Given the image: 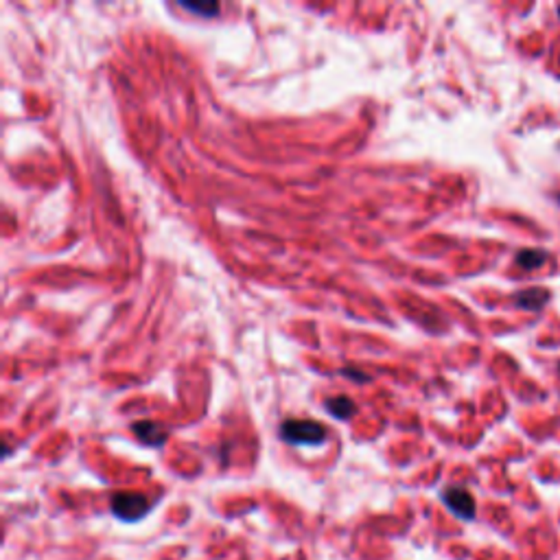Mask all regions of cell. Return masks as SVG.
<instances>
[{"mask_svg":"<svg viewBox=\"0 0 560 560\" xmlns=\"http://www.w3.org/2000/svg\"><path fill=\"white\" fill-rule=\"evenodd\" d=\"M109 508H112V512L120 521L134 523L147 515L151 510V504L147 501V497L140 493H117L112 497Z\"/></svg>","mask_w":560,"mask_h":560,"instance_id":"obj_2","label":"cell"},{"mask_svg":"<svg viewBox=\"0 0 560 560\" xmlns=\"http://www.w3.org/2000/svg\"><path fill=\"white\" fill-rule=\"evenodd\" d=\"M517 307L526 308V311H538L549 302V291L541 287H532V289H523L515 296Z\"/></svg>","mask_w":560,"mask_h":560,"instance_id":"obj_5","label":"cell"},{"mask_svg":"<svg viewBox=\"0 0 560 560\" xmlns=\"http://www.w3.org/2000/svg\"><path fill=\"white\" fill-rule=\"evenodd\" d=\"M180 7L186 9V12L193 14H202L204 18H213V15L219 14V5L217 3H197V0H193V3H188V0H180Z\"/></svg>","mask_w":560,"mask_h":560,"instance_id":"obj_8","label":"cell"},{"mask_svg":"<svg viewBox=\"0 0 560 560\" xmlns=\"http://www.w3.org/2000/svg\"><path fill=\"white\" fill-rule=\"evenodd\" d=\"M442 501L455 517H460V519L464 521L475 519V499L467 489L451 486V489H447L442 493Z\"/></svg>","mask_w":560,"mask_h":560,"instance_id":"obj_3","label":"cell"},{"mask_svg":"<svg viewBox=\"0 0 560 560\" xmlns=\"http://www.w3.org/2000/svg\"><path fill=\"white\" fill-rule=\"evenodd\" d=\"M134 433L138 436V441L145 444V447H162L166 442V433L158 422L151 421H140L134 422Z\"/></svg>","mask_w":560,"mask_h":560,"instance_id":"obj_4","label":"cell"},{"mask_svg":"<svg viewBox=\"0 0 560 560\" xmlns=\"http://www.w3.org/2000/svg\"><path fill=\"white\" fill-rule=\"evenodd\" d=\"M558 200H560V197H558Z\"/></svg>","mask_w":560,"mask_h":560,"instance_id":"obj_10","label":"cell"},{"mask_svg":"<svg viewBox=\"0 0 560 560\" xmlns=\"http://www.w3.org/2000/svg\"><path fill=\"white\" fill-rule=\"evenodd\" d=\"M327 410L328 413H333L335 418H339V421H346L355 413V403L348 399V396H335L327 403Z\"/></svg>","mask_w":560,"mask_h":560,"instance_id":"obj_7","label":"cell"},{"mask_svg":"<svg viewBox=\"0 0 560 560\" xmlns=\"http://www.w3.org/2000/svg\"><path fill=\"white\" fill-rule=\"evenodd\" d=\"M558 14H560V9H558Z\"/></svg>","mask_w":560,"mask_h":560,"instance_id":"obj_9","label":"cell"},{"mask_svg":"<svg viewBox=\"0 0 560 560\" xmlns=\"http://www.w3.org/2000/svg\"><path fill=\"white\" fill-rule=\"evenodd\" d=\"M280 438L289 444H322L327 441V429L316 421H287L280 427Z\"/></svg>","mask_w":560,"mask_h":560,"instance_id":"obj_1","label":"cell"},{"mask_svg":"<svg viewBox=\"0 0 560 560\" xmlns=\"http://www.w3.org/2000/svg\"><path fill=\"white\" fill-rule=\"evenodd\" d=\"M547 263V252L543 250H521L517 254V265L523 267V270H538Z\"/></svg>","mask_w":560,"mask_h":560,"instance_id":"obj_6","label":"cell"}]
</instances>
